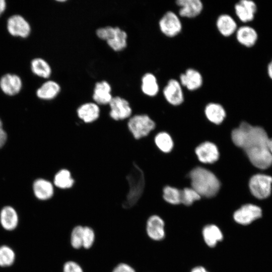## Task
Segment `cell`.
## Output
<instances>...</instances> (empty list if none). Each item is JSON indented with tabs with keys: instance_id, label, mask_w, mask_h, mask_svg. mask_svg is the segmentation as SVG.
<instances>
[{
	"instance_id": "1",
	"label": "cell",
	"mask_w": 272,
	"mask_h": 272,
	"mask_svg": "<svg viewBox=\"0 0 272 272\" xmlns=\"http://www.w3.org/2000/svg\"><path fill=\"white\" fill-rule=\"evenodd\" d=\"M233 144L242 149L253 165L265 169L272 165V154L268 148L269 138L261 127L242 121L231 131Z\"/></svg>"
},
{
	"instance_id": "2",
	"label": "cell",
	"mask_w": 272,
	"mask_h": 272,
	"mask_svg": "<svg viewBox=\"0 0 272 272\" xmlns=\"http://www.w3.org/2000/svg\"><path fill=\"white\" fill-rule=\"evenodd\" d=\"M191 187L201 197L211 198L216 196L221 188V182L217 176L210 170L197 166L189 173Z\"/></svg>"
},
{
	"instance_id": "3",
	"label": "cell",
	"mask_w": 272,
	"mask_h": 272,
	"mask_svg": "<svg viewBox=\"0 0 272 272\" xmlns=\"http://www.w3.org/2000/svg\"><path fill=\"white\" fill-rule=\"evenodd\" d=\"M128 189L121 203V209L128 211L133 208L142 197L145 188V177L143 170L133 163L126 176Z\"/></svg>"
},
{
	"instance_id": "4",
	"label": "cell",
	"mask_w": 272,
	"mask_h": 272,
	"mask_svg": "<svg viewBox=\"0 0 272 272\" xmlns=\"http://www.w3.org/2000/svg\"><path fill=\"white\" fill-rule=\"evenodd\" d=\"M96 33L100 39L106 41L107 44L114 51H121L127 46V33L118 27H101L97 29Z\"/></svg>"
},
{
	"instance_id": "5",
	"label": "cell",
	"mask_w": 272,
	"mask_h": 272,
	"mask_svg": "<svg viewBox=\"0 0 272 272\" xmlns=\"http://www.w3.org/2000/svg\"><path fill=\"white\" fill-rule=\"evenodd\" d=\"M127 125L135 140L148 136L156 127L155 121L145 114H136L130 117Z\"/></svg>"
},
{
	"instance_id": "6",
	"label": "cell",
	"mask_w": 272,
	"mask_h": 272,
	"mask_svg": "<svg viewBox=\"0 0 272 272\" xmlns=\"http://www.w3.org/2000/svg\"><path fill=\"white\" fill-rule=\"evenodd\" d=\"M158 25L161 32L169 38L178 36L183 28L180 17L172 11H168L162 15Z\"/></svg>"
},
{
	"instance_id": "7",
	"label": "cell",
	"mask_w": 272,
	"mask_h": 272,
	"mask_svg": "<svg viewBox=\"0 0 272 272\" xmlns=\"http://www.w3.org/2000/svg\"><path fill=\"white\" fill-rule=\"evenodd\" d=\"M272 177L266 174H256L249 181V187L252 194L258 199H264L269 196L271 190Z\"/></svg>"
},
{
	"instance_id": "8",
	"label": "cell",
	"mask_w": 272,
	"mask_h": 272,
	"mask_svg": "<svg viewBox=\"0 0 272 272\" xmlns=\"http://www.w3.org/2000/svg\"><path fill=\"white\" fill-rule=\"evenodd\" d=\"M183 88L178 80L169 79L162 90V93L165 100L170 105L177 106L184 101Z\"/></svg>"
},
{
	"instance_id": "9",
	"label": "cell",
	"mask_w": 272,
	"mask_h": 272,
	"mask_svg": "<svg viewBox=\"0 0 272 272\" xmlns=\"http://www.w3.org/2000/svg\"><path fill=\"white\" fill-rule=\"evenodd\" d=\"M261 216L262 210L260 207L248 203L237 210L233 214V218L237 223L247 225L260 218Z\"/></svg>"
},
{
	"instance_id": "10",
	"label": "cell",
	"mask_w": 272,
	"mask_h": 272,
	"mask_svg": "<svg viewBox=\"0 0 272 272\" xmlns=\"http://www.w3.org/2000/svg\"><path fill=\"white\" fill-rule=\"evenodd\" d=\"M198 161L203 164H213L220 157V152L217 146L210 141H205L199 144L194 150Z\"/></svg>"
},
{
	"instance_id": "11",
	"label": "cell",
	"mask_w": 272,
	"mask_h": 272,
	"mask_svg": "<svg viewBox=\"0 0 272 272\" xmlns=\"http://www.w3.org/2000/svg\"><path fill=\"white\" fill-rule=\"evenodd\" d=\"M109 105L110 117L114 120L125 119L130 117L132 114V109L128 101L120 96L113 97Z\"/></svg>"
},
{
	"instance_id": "12",
	"label": "cell",
	"mask_w": 272,
	"mask_h": 272,
	"mask_svg": "<svg viewBox=\"0 0 272 272\" xmlns=\"http://www.w3.org/2000/svg\"><path fill=\"white\" fill-rule=\"evenodd\" d=\"M180 83L183 88L189 91H194L200 89L203 83L201 73L197 70L189 67L181 73L179 77Z\"/></svg>"
},
{
	"instance_id": "13",
	"label": "cell",
	"mask_w": 272,
	"mask_h": 272,
	"mask_svg": "<svg viewBox=\"0 0 272 272\" xmlns=\"http://www.w3.org/2000/svg\"><path fill=\"white\" fill-rule=\"evenodd\" d=\"M176 5L179 7V16L187 19H193L200 15L204 7L200 0H177Z\"/></svg>"
},
{
	"instance_id": "14",
	"label": "cell",
	"mask_w": 272,
	"mask_h": 272,
	"mask_svg": "<svg viewBox=\"0 0 272 272\" xmlns=\"http://www.w3.org/2000/svg\"><path fill=\"white\" fill-rule=\"evenodd\" d=\"M7 29L12 35L23 38L27 37L31 30L28 22L22 16L19 15L12 16L9 18Z\"/></svg>"
},
{
	"instance_id": "15",
	"label": "cell",
	"mask_w": 272,
	"mask_h": 272,
	"mask_svg": "<svg viewBox=\"0 0 272 272\" xmlns=\"http://www.w3.org/2000/svg\"><path fill=\"white\" fill-rule=\"evenodd\" d=\"M146 232L148 236L153 240L163 239L165 237L164 221L157 215L151 216L146 222Z\"/></svg>"
},
{
	"instance_id": "16",
	"label": "cell",
	"mask_w": 272,
	"mask_h": 272,
	"mask_svg": "<svg viewBox=\"0 0 272 272\" xmlns=\"http://www.w3.org/2000/svg\"><path fill=\"white\" fill-rule=\"evenodd\" d=\"M32 189L35 197L39 200L46 201L54 195V185L44 178H38L33 183Z\"/></svg>"
},
{
	"instance_id": "17",
	"label": "cell",
	"mask_w": 272,
	"mask_h": 272,
	"mask_svg": "<svg viewBox=\"0 0 272 272\" xmlns=\"http://www.w3.org/2000/svg\"><path fill=\"white\" fill-rule=\"evenodd\" d=\"M19 216L16 209L11 206L4 207L0 211V224L8 231L15 230L19 224Z\"/></svg>"
},
{
	"instance_id": "18",
	"label": "cell",
	"mask_w": 272,
	"mask_h": 272,
	"mask_svg": "<svg viewBox=\"0 0 272 272\" xmlns=\"http://www.w3.org/2000/svg\"><path fill=\"white\" fill-rule=\"evenodd\" d=\"M216 26L219 33L225 37L232 36L238 29L234 19L226 13L218 16L216 20Z\"/></svg>"
},
{
	"instance_id": "19",
	"label": "cell",
	"mask_w": 272,
	"mask_h": 272,
	"mask_svg": "<svg viewBox=\"0 0 272 272\" xmlns=\"http://www.w3.org/2000/svg\"><path fill=\"white\" fill-rule=\"evenodd\" d=\"M236 16L242 22L252 21L256 11V6L254 2L250 0H241L234 6Z\"/></svg>"
},
{
	"instance_id": "20",
	"label": "cell",
	"mask_w": 272,
	"mask_h": 272,
	"mask_svg": "<svg viewBox=\"0 0 272 272\" xmlns=\"http://www.w3.org/2000/svg\"><path fill=\"white\" fill-rule=\"evenodd\" d=\"M206 118L211 123L219 125L221 124L226 117V111L223 106L217 102H209L204 109Z\"/></svg>"
},
{
	"instance_id": "21",
	"label": "cell",
	"mask_w": 272,
	"mask_h": 272,
	"mask_svg": "<svg viewBox=\"0 0 272 272\" xmlns=\"http://www.w3.org/2000/svg\"><path fill=\"white\" fill-rule=\"evenodd\" d=\"M111 92V87L108 82H97L93 91V99L98 105L109 104L113 98Z\"/></svg>"
},
{
	"instance_id": "22",
	"label": "cell",
	"mask_w": 272,
	"mask_h": 272,
	"mask_svg": "<svg viewBox=\"0 0 272 272\" xmlns=\"http://www.w3.org/2000/svg\"><path fill=\"white\" fill-rule=\"evenodd\" d=\"M78 117L85 123L96 121L100 116V110L95 102H87L80 105L77 110Z\"/></svg>"
},
{
	"instance_id": "23",
	"label": "cell",
	"mask_w": 272,
	"mask_h": 272,
	"mask_svg": "<svg viewBox=\"0 0 272 272\" xmlns=\"http://www.w3.org/2000/svg\"><path fill=\"white\" fill-rule=\"evenodd\" d=\"M20 78L16 75L7 74L0 80V87L7 95L12 96L18 93L22 87Z\"/></svg>"
},
{
	"instance_id": "24",
	"label": "cell",
	"mask_w": 272,
	"mask_h": 272,
	"mask_svg": "<svg viewBox=\"0 0 272 272\" xmlns=\"http://www.w3.org/2000/svg\"><path fill=\"white\" fill-rule=\"evenodd\" d=\"M235 34L237 41L247 47L253 46L257 39V34L255 30L248 26H243L238 28Z\"/></svg>"
},
{
	"instance_id": "25",
	"label": "cell",
	"mask_w": 272,
	"mask_h": 272,
	"mask_svg": "<svg viewBox=\"0 0 272 272\" xmlns=\"http://www.w3.org/2000/svg\"><path fill=\"white\" fill-rule=\"evenodd\" d=\"M141 90L143 93L149 97H155L160 91L159 84L156 76L151 73L145 74L141 80Z\"/></svg>"
},
{
	"instance_id": "26",
	"label": "cell",
	"mask_w": 272,
	"mask_h": 272,
	"mask_svg": "<svg viewBox=\"0 0 272 272\" xmlns=\"http://www.w3.org/2000/svg\"><path fill=\"white\" fill-rule=\"evenodd\" d=\"M60 91V87L56 82L49 80L44 83L36 91L38 98L49 100L56 97Z\"/></svg>"
},
{
	"instance_id": "27",
	"label": "cell",
	"mask_w": 272,
	"mask_h": 272,
	"mask_svg": "<svg viewBox=\"0 0 272 272\" xmlns=\"http://www.w3.org/2000/svg\"><path fill=\"white\" fill-rule=\"evenodd\" d=\"M202 233L205 242L210 247H215L218 242L222 241L223 238L221 231L215 225L206 226Z\"/></svg>"
},
{
	"instance_id": "28",
	"label": "cell",
	"mask_w": 272,
	"mask_h": 272,
	"mask_svg": "<svg viewBox=\"0 0 272 272\" xmlns=\"http://www.w3.org/2000/svg\"><path fill=\"white\" fill-rule=\"evenodd\" d=\"M74 183L71 172L66 169L59 170L54 176L53 185L58 188L69 189L73 187Z\"/></svg>"
},
{
	"instance_id": "29",
	"label": "cell",
	"mask_w": 272,
	"mask_h": 272,
	"mask_svg": "<svg viewBox=\"0 0 272 272\" xmlns=\"http://www.w3.org/2000/svg\"><path fill=\"white\" fill-rule=\"evenodd\" d=\"M157 148L164 153H169L174 148V141L171 135L166 131L158 132L154 138Z\"/></svg>"
},
{
	"instance_id": "30",
	"label": "cell",
	"mask_w": 272,
	"mask_h": 272,
	"mask_svg": "<svg viewBox=\"0 0 272 272\" xmlns=\"http://www.w3.org/2000/svg\"><path fill=\"white\" fill-rule=\"evenodd\" d=\"M34 74L44 78H48L51 74V69L48 63L41 58L33 59L31 63Z\"/></svg>"
},
{
	"instance_id": "31",
	"label": "cell",
	"mask_w": 272,
	"mask_h": 272,
	"mask_svg": "<svg viewBox=\"0 0 272 272\" xmlns=\"http://www.w3.org/2000/svg\"><path fill=\"white\" fill-rule=\"evenodd\" d=\"M83 227L82 225H77L73 227L70 232V245L75 250L82 249Z\"/></svg>"
},
{
	"instance_id": "32",
	"label": "cell",
	"mask_w": 272,
	"mask_h": 272,
	"mask_svg": "<svg viewBox=\"0 0 272 272\" xmlns=\"http://www.w3.org/2000/svg\"><path fill=\"white\" fill-rule=\"evenodd\" d=\"M16 260V253L14 249L7 245L0 246V267L12 266Z\"/></svg>"
},
{
	"instance_id": "33",
	"label": "cell",
	"mask_w": 272,
	"mask_h": 272,
	"mask_svg": "<svg viewBox=\"0 0 272 272\" xmlns=\"http://www.w3.org/2000/svg\"><path fill=\"white\" fill-rule=\"evenodd\" d=\"M163 198L171 205L181 203V190L170 185L165 186L163 189Z\"/></svg>"
},
{
	"instance_id": "34",
	"label": "cell",
	"mask_w": 272,
	"mask_h": 272,
	"mask_svg": "<svg viewBox=\"0 0 272 272\" xmlns=\"http://www.w3.org/2000/svg\"><path fill=\"white\" fill-rule=\"evenodd\" d=\"M96 240L95 230L90 226L84 225L82 249L89 250L94 245Z\"/></svg>"
},
{
	"instance_id": "35",
	"label": "cell",
	"mask_w": 272,
	"mask_h": 272,
	"mask_svg": "<svg viewBox=\"0 0 272 272\" xmlns=\"http://www.w3.org/2000/svg\"><path fill=\"white\" fill-rule=\"evenodd\" d=\"M201 196L192 187H185L181 190V203L189 206L201 198Z\"/></svg>"
},
{
	"instance_id": "36",
	"label": "cell",
	"mask_w": 272,
	"mask_h": 272,
	"mask_svg": "<svg viewBox=\"0 0 272 272\" xmlns=\"http://www.w3.org/2000/svg\"><path fill=\"white\" fill-rule=\"evenodd\" d=\"M61 272H85V270L80 263L71 259L63 263Z\"/></svg>"
},
{
	"instance_id": "37",
	"label": "cell",
	"mask_w": 272,
	"mask_h": 272,
	"mask_svg": "<svg viewBox=\"0 0 272 272\" xmlns=\"http://www.w3.org/2000/svg\"><path fill=\"white\" fill-rule=\"evenodd\" d=\"M111 272H137L135 268L126 262H120L112 269Z\"/></svg>"
},
{
	"instance_id": "38",
	"label": "cell",
	"mask_w": 272,
	"mask_h": 272,
	"mask_svg": "<svg viewBox=\"0 0 272 272\" xmlns=\"http://www.w3.org/2000/svg\"><path fill=\"white\" fill-rule=\"evenodd\" d=\"M7 137V133L3 127V123L0 118V149L6 144Z\"/></svg>"
},
{
	"instance_id": "39",
	"label": "cell",
	"mask_w": 272,
	"mask_h": 272,
	"mask_svg": "<svg viewBox=\"0 0 272 272\" xmlns=\"http://www.w3.org/2000/svg\"><path fill=\"white\" fill-rule=\"evenodd\" d=\"M191 272H208L207 270L202 266H197L193 268Z\"/></svg>"
},
{
	"instance_id": "40",
	"label": "cell",
	"mask_w": 272,
	"mask_h": 272,
	"mask_svg": "<svg viewBox=\"0 0 272 272\" xmlns=\"http://www.w3.org/2000/svg\"><path fill=\"white\" fill-rule=\"evenodd\" d=\"M6 3L4 0H0V15L4 12L6 9Z\"/></svg>"
},
{
	"instance_id": "41",
	"label": "cell",
	"mask_w": 272,
	"mask_h": 272,
	"mask_svg": "<svg viewBox=\"0 0 272 272\" xmlns=\"http://www.w3.org/2000/svg\"><path fill=\"white\" fill-rule=\"evenodd\" d=\"M267 72L269 77L272 79V60L268 65Z\"/></svg>"
},
{
	"instance_id": "42",
	"label": "cell",
	"mask_w": 272,
	"mask_h": 272,
	"mask_svg": "<svg viewBox=\"0 0 272 272\" xmlns=\"http://www.w3.org/2000/svg\"><path fill=\"white\" fill-rule=\"evenodd\" d=\"M268 148L270 153L272 154V138L269 139Z\"/></svg>"
}]
</instances>
